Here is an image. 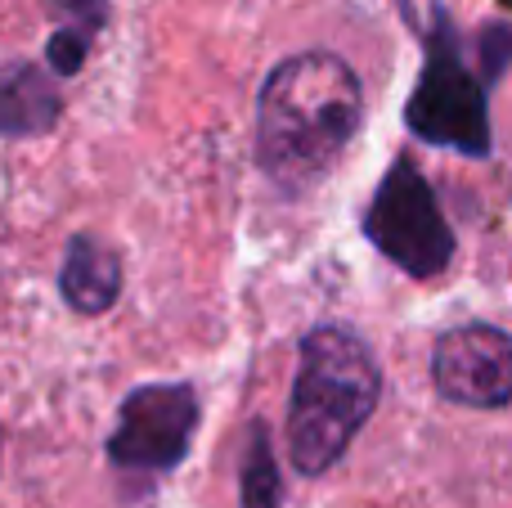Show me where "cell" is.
Here are the masks:
<instances>
[{
  "instance_id": "cell-5",
  "label": "cell",
  "mask_w": 512,
  "mask_h": 508,
  "mask_svg": "<svg viewBox=\"0 0 512 508\" xmlns=\"http://www.w3.org/2000/svg\"><path fill=\"white\" fill-rule=\"evenodd\" d=\"M203 419L194 383H140L122 396L117 423L108 432V464L122 473H176L194 450V432Z\"/></svg>"
},
{
  "instance_id": "cell-6",
  "label": "cell",
  "mask_w": 512,
  "mask_h": 508,
  "mask_svg": "<svg viewBox=\"0 0 512 508\" xmlns=\"http://www.w3.org/2000/svg\"><path fill=\"white\" fill-rule=\"evenodd\" d=\"M432 387L463 410L512 405V333L486 320L445 329L432 347Z\"/></svg>"
},
{
  "instance_id": "cell-12",
  "label": "cell",
  "mask_w": 512,
  "mask_h": 508,
  "mask_svg": "<svg viewBox=\"0 0 512 508\" xmlns=\"http://www.w3.org/2000/svg\"><path fill=\"white\" fill-rule=\"evenodd\" d=\"M50 14L59 18V27L95 36L108 18V0H50Z\"/></svg>"
},
{
  "instance_id": "cell-7",
  "label": "cell",
  "mask_w": 512,
  "mask_h": 508,
  "mask_svg": "<svg viewBox=\"0 0 512 508\" xmlns=\"http://www.w3.org/2000/svg\"><path fill=\"white\" fill-rule=\"evenodd\" d=\"M59 297L77 315H108L122 297V257L99 234H72L59 266Z\"/></svg>"
},
{
  "instance_id": "cell-11",
  "label": "cell",
  "mask_w": 512,
  "mask_h": 508,
  "mask_svg": "<svg viewBox=\"0 0 512 508\" xmlns=\"http://www.w3.org/2000/svg\"><path fill=\"white\" fill-rule=\"evenodd\" d=\"M90 45H95V36L72 32V27H54V36L45 41V72L50 77H77Z\"/></svg>"
},
{
  "instance_id": "cell-1",
  "label": "cell",
  "mask_w": 512,
  "mask_h": 508,
  "mask_svg": "<svg viewBox=\"0 0 512 508\" xmlns=\"http://www.w3.org/2000/svg\"><path fill=\"white\" fill-rule=\"evenodd\" d=\"M360 126V72L333 50L288 54L256 95V167L274 194L301 198L337 167Z\"/></svg>"
},
{
  "instance_id": "cell-2",
  "label": "cell",
  "mask_w": 512,
  "mask_h": 508,
  "mask_svg": "<svg viewBox=\"0 0 512 508\" xmlns=\"http://www.w3.org/2000/svg\"><path fill=\"white\" fill-rule=\"evenodd\" d=\"M382 401V369L369 338L324 320L301 333L288 392V459L301 477H324L346 459Z\"/></svg>"
},
{
  "instance_id": "cell-4",
  "label": "cell",
  "mask_w": 512,
  "mask_h": 508,
  "mask_svg": "<svg viewBox=\"0 0 512 508\" xmlns=\"http://www.w3.org/2000/svg\"><path fill=\"white\" fill-rule=\"evenodd\" d=\"M360 234L369 239L373 252H382L409 279L445 275L454 261V248H459L432 180L423 176V167L409 153L391 162L387 176L378 180L369 207H364Z\"/></svg>"
},
{
  "instance_id": "cell-3",
  "label": "cell",
  "mask_w": 512,
  "mask_h": 508,
  "mask_svg": "<svg viewBox=\"0 0 512 508\" xmlns=\"http://www.w3.org/2000/svg\"><path fill=\"white\" fill-rule=\"evenodd\" d=\"M418 41H423V72L405 99V131L432 149L459 153V158H490L495 149L490 90L481 86L477 68L463 54V36L441 0L418 27Z\"/></svg>"
},
{
  "instance_id": "cell-9",
  "label": "cell",
  "mask_w": 512,
  "mask_h": 508,
  "mask_svg": "<svg viewBox=\"0 0 512 508\" xmlns=\"http://www.w3.org/2000/svg\"><path fill=\"white\" fill-rule=\"evenodd\" d=\"M279 504H283V477H279V459H274L270 428L261 419H252L239 450V508H279Z\"/></svg>"
},
{
  "instance_id": "cell-14",
  "label": "cell",
  "mask_w": 512,
  "mask_h": 508,
  "mask_svg": "<svg viewBox=\"0 0 512 508\" xmlns=\"http://www.w3.org/2000/svg\"><path fill=\"white\" fill-rule=\"evenodd\" d=\"M0 450H5V441H0Z\"/></svg>"
},
{
  "instance_id": "cell-13",
  "label": "cell",
  "mask_w": 512,
  "mask_h": 508,
  "mask_svg": "<svg viewBox=\"0 0 512 508\" xmlns=\"http://www.w3.org/2000/svg\"><path fill=\"white\" fill-rule=\"evenodd\" d=\"M504 5H508V9H512V0H504Z\"/></svg>"
},
{
  "instance_id": "cell-10",
  "label": "cell",
  "mask_w": 512,
  "mask_h": 508,
  "mask_svg": "<svg viewBox=\"0 0 512 508\" xmlns=\"http://www.w3.org/2000/svg\"><path fill=\"white\" fill-rule=\"evenodd\" d=\"M512 68V23H486L477 32V77L481 86H495Z\"/></svg>"
},
{
  "instance_id": "cell-8",
  "label": "cell",
  "mask_w": 512,
  "mask_h": 508,
  "mask_svg": "<svg viewBox=\"0 0 512 508\" xmlns=\"http://www.w3.org/2000/svg\"><path fill=\"white\" fill-rule=\"evenodd\" d=\"M63 117V95L54 77L36 63H9L0 72V135L5 140H36L50 135Z\"/></svg>"
}]
</instances>
